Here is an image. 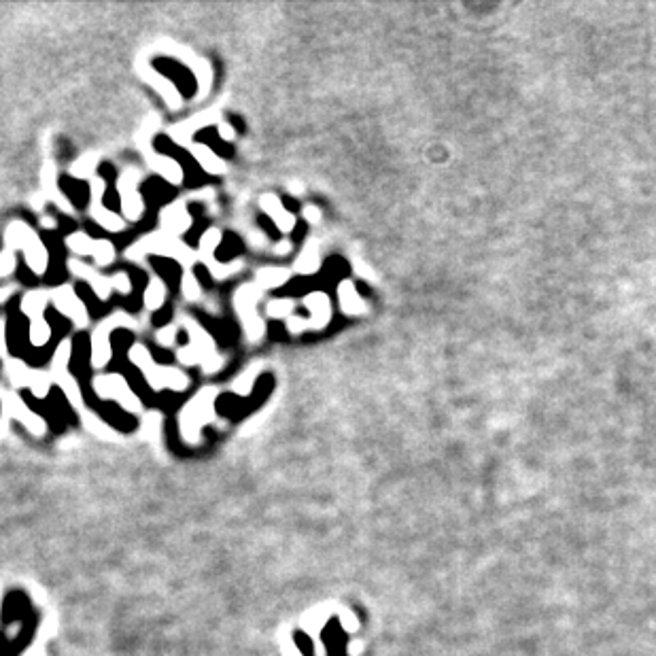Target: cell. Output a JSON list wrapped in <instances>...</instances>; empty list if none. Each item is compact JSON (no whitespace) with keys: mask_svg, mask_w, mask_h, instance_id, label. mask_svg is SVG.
<instances>
[{"mask_svg":"<svg viewBox=\"0 0 656 656\" xmlns=\"http://www.w3.org/2000/svg\"><path fill=\"white\" fill-rule=\"evenodd\" d=\"M323 265V257H321V244H319V238L310 236L306 238L302 251L298 253V257L294 259V274H300V276H315Z\"/></svg>","mask_w":656,"mask_h":656,"instance_id":"cell-24","label":"cell"},{"mask_svg":"<svg viewBox=\"0 0 656 656\" xmlns=\"http://www.w3.org/2000/svg\"><path fill=\"white\" fill-rule=\"evenodd\" d=\"M51 306L66 317L77 329H85L89 325V313L85 302L79 298V294L74 291V287L70 283L58 285L51 289Z\"/></svg>","mask_w":656,"mask_h":656,"instance_id":"cell-17","label":"cell"},{"mask_svg":"<svg viewBox=\"0 0 656 656\" xmlns=\"http://www.w3.org/2000/svg\"><path fill=\"white\" fill-rule=\"evenodd\" d=\"M221 122H223V117H221L219 109H209V111H202V113H198V115H194V117H190V119H185V122H178V124L170 126V128L166 130V134H168L170 140L176 143L178 147L190 149V147L194 145V134H196L198 130H202V128H206V126H219Z\"/></svg>","mask_w":656,"mask_h":656,"instance_id":"cell-19","label":"cell"},{"mask_svg":"<svg viewBox=\"0 0 656 656\" xmlns=\"http://www.w3.org/2000/svg\"><path fill=\"white\" fill-rule=\"evenodd\" d=\"M181 332V325L174 321V323H168L164 327H159L155 332V342L164 348H170V346H176V336Z\"/></svg>","mask_w":656,"mask_h":656,"instance_id":"cell-41","label":"cell"},{"mask_svg":"<svg viewBox=\"0 0 656 656\" xmlns=\"http://www.w3.org/2000/svg\"><path fill=\"white\" fill-rule=\"evenodd\" d=\"M221 240H223V232L213 225V228H209L200 236V242H198V259H200V263L209 270V274L215 280H228V278H232V276H236V274H240L244 270V259H236V261H230V263L217 261L215 251L221 244Z\"/></svg>","mask_w":656,"mask_h":656,"instance_id":"cell-12","label":"cell"},{"mask_svg":"<svg viewBox=\"0 0 656 656\" xmlns=\"http://www.w3.org/2000/svg\"><path fill=\"white\" fill-rule=\"evenodd\" d=\"M18 268V253L11 251V249H3V255H0V276L3 278H9Z\"/></svg>","mask_w":656,"mask_h":656,"instance_id":"cell-42","label":"cell"},{"mask_svg":"<svg viewBox=\"0 0 656 656\" xmlns=\"http://www.w3.org/2000/svg\"><path fill=\"white\" fill-rule=\"evenodd\" d=\"M98 164H100V155L96 151H89V153H83L79 159H74V164L68 168V174L77 181H91L96 178V170H98Z\"/></svg>","mask_w":656,"mask_h":656,"instance_id":"cell-32","label":"cell"},{"mask_svg":"<svg viewBox=\"0 0 656 656\" xmlns=\"http://www.w3.org/2000/svg\"><path fill=\"white\" fill-rule=\"evenodd\" d=\"M181 296L187 302H200L202 300V285L194 270H185L181 276Z\"/></svg>","mask_w":656,"mask_h":656,"instance_id":"cell-38","label":"cell"},{"mask_svg":"<svg viewBox=\"0 0 656 656\" xmlns=\"http://www.w3.org/2000/svg\"><path fill=\"white\" fill-rule=\"evenodd\" d=\"M28 336H30V344L34 348H43L51 342V325L47 323L45 317L41 319H32L30 321V329H28Z\"/></svg>","mask_w":656,"mask_h":656,"instance_id":"cell-39","label":"cell"},{"mask_svg":"<svg viewBox=\"0 0 656 656\" xmlns=\"http://www.w3.org/2000/svg\"><path fill=\"white\" fill-rule=\"evenodd\" d=\"M187 151H190V155L198 162V166H200L206 174L221 176V174L228 172L225 159H221L209 145H204V143H194Z\"/></svg>","mask_w":656,"mask_h":656,"instance_id":"cell-26","label":"cell"},{"mask_svg":"<svg viewBox=\"0 0 656 656\" xmlns=\"http://www.w3.org/2000/svg\"><path fill=\"white\" fill-rule=\"evenodd\" d=\"M261 369H263V363H251L242 374H238V376L232 381L230 391L240 395V398H249L255 389L257 379L261 376Z\"/></svg>","mask_w":656,"mask_h":656,"instance_id":"cell-31","label":"cell"},{"mask_svg":"<svg viewBox=\"0 0 656 656\" xmlns=\"http://www.w3.org/2000/svg\"><path fill=\"white\" fill-rule=\"evenodd\" d=\"M41 225H43L45 230H55V228H58V221H55V217L43 215V217H41Z\"/></svg>","mask_w":656,"mask_h":656,"instance_id":"cell-47","label":"cell"},{"mask_svg":"<svg viewBox=\"0 0 656 656\" xmlns=\"http://www.w3.org/2000/svg\"><path fill=\"white\" fill-rule=\"evenodd\" d=\"M18 291V285H5L3 287V296H0V300H3V304L11 298V294H15Z\"/></svg>","mask_w":656,"mask_h":656,"instance_id":"cell-48","label":"cell"},{"mask_svg":"<svg viewBox=\"0 0 656 656\" xmlns=\"http://www.w3.org/2000/svg\"><path fill=\"white\" fill-rule=\"evenodd\" d=\"M166 298H168V285L164 283V278L157 276V274H151L149 283H147V287H145V294H143V306H145V310L157 313V310L166 304Z\"/></svg>","mask_w":656,"mask_h":656,"instance_id":"cell-29","label":"cell"},{"mask_svg":"<svg viewBox=\"0 0 656 656\" xmlns=\"http://www.w3.org/2000/svg\"><path fill=\"white\" fill-rule=\"evenodd\" d=\"M124 255H126V259L143 263V265H145L143 259L149 257V255L170 257V259H174L183 268V272L185 270H194V265L200 261L198 259V249H192L190 244L183 242L181 238L170 236V234H166L162 230L145 234L140 240H136L132 247H128Z\"/></svg>","mask_w":656,"mask_h":656,"instance_id":"cell-2","label":"cell"},{"mask_svg":"<svg viewBox=\"0 0 656 656\" xmlns=\"http://www.w3.org/2000/svg\"><path fill=\"white\" fill-rule=\"evenodd\" d=\"M30 372H32V367L26 361H22V359H18V357L5 359V379L11 383L13 391L26 389L28 379H30Z\"/></svg>","mask_w":656,"mask_h":656,"instance_id":"cell-30","label":"cell"},{"mask_svg":"<svg viewBox=\"0 0 656 656\" xmlns=\"http://www.w3.org/2000/svg\"><path fill=\"white\" fill-rule=\"evenodd\" d=\"M162 55H172L181 62H185L187 66L192 68L198 85H200V91H198V100H202L204 96H209L211 91V83H213V70H211V64L204 60V58H198L192 49H185L176 43H164V47L159 49Z\"/></svg>","mask_w":656,"mask_h":656,"instance_id":"cell-18","label":"cell"},{"mask_svg":"<svg viewBox=\"0 0 656 656\" xmlns=\"http://www.w3.org/2000/svg\"><path fill=\"white\" fill-rule=\"evenodd\" d=\"M91 389L96 391V395L100 400H109L119 404V408H124L126 412L132 414H140L143 412V402L140 398L132 391L130 383L117 372L111 374H96L91 381Z\"/></svg>","mask_w":656,"mask_h":656,"instance_id":"cell-11","label":"cell"},{"mask_svg":"<svg viewBox=\"0 0 656 656\" xmlns=\"http://www.w3.org/2000/svg\"><path fill=\"white\" fill-rule=\"evenodd\" d=\"M66 268L72 276L81 278L83 283H87L98 300L103 302H109V298L113 294H119V296H130L132 294V278L128 272H115L111 276L103 274L98 268H93L89 263H85L83 259L79 257H70L66 261Z\"/></svg>","mask_w":656,"mask_h":656,"instance_id":"cell-6","label":"cell"},{"mask_svg":"<svg viewBox=\"0 0 656 656\" xmlns=\"http://www.w3.org/2000/svg\"><path fill=\"white\" fill-rule=\"evenodd\" d=\"M64 244L68 247V251H70L74 257L83 259V257H91L93 247H96V240H93L87 232L77 230V232H72V234H68V236L64 238Z\"/></svg>","mask_w":656,"mask_h":656,"instance_id":"cell-34","label":"cell"},{"mask_svg":"<svg viewBox=\"0 0 656 656\" xmlns=\"http://www.w3.org/2000/svg\"><path fill=\"white\" fill-rule=\"evenodd\" d=\"M115 329H132V332H143L145 323L124 310L113 313L111 317H107L105 321H100L96 325V329L91 332V342H89V365L100 372L109 365L111 357H113V346H111V334Z\"/></svg>","mask_w":656,"mask_h":656,"instance_id":"cell-5","label":"cell"},{"mask_svg":"<svg viewBox=\"0 0 656 656\" xmlns=\"http://www.w3.org/2000/svg\"><path fill=\"white\" fill-rule=\"evenodd\" d=\"M128 359L132 365H136L143 376L147 381V385L153 389V391H174V393H181V391H187L192 385V379L187 376V374L181 369V367H174V365H159L153 361L151 357V350L143 344V342H136L130 346L128 350Z\"/></svg>","mask_w":656,"mask_h":656,"instance_id":"cell-3","label":"cell"},{"mask_svg":"<svg viewBox=\"0 0 656 656\" xmlns=\"http://www.w3.org/2000/svg\"><path fill=\"white\" fill-rule=\"evenodd\" d=\"M194 225V219L187 211V204L185 200H176L168 206H164L159 211V230L170 234V236H176L181 238L183 234H187Z\"/></svg>","mask_w":656,"mask_h":656,"instance_id":"cell-21","label":"cell"},{"mask_svg":"<svg viewBox=\"0 0 656 656\" xmlns=\"http://www.w3.org/2000/svg\"><path fill=\"white\" fill-rule=\"evenodd\" d=\"M5 247L11 251H22L24 261L34 276H43L49 268V251L39 236V232L24 219H11L5 228Z\"/></svg>","mask_w":656,"mask_h":656,"instance_id":"cell-4","label":"cell"},{"mask_svg":"<svg viewBox=\"0 0 656 656\" xmlns=\"http://www.w3.org/2000/svg\"><path fill=\"white\" fill-rule=\"evenodd\" d=\"M296 308H298V302L291 298H272L265 302V315L270 319L287 321V319L296 317Z\"/></svg>","mask_w":656,"mask_h":656,"instance_id":"cell-35","label":"cell"},{"mask_svg":"<svg viewBox=\"0 0 656 656\" xmlns=\"http://www.w3.org/2000/svg\"><path fill=\"white\" fill-rule=\"evenodd\" d=\"M41 192L45 194L47 202L55 204L60 211H64L66 215H72L77 217V209L72 206V202L64 196V192L60 190L58 185V168L51 159H47L43 164V170H41Z\"/></svg>","mask_w":656,"mask_h":656,"instance_id":"cell-22","label":"cell"},{"mask_svg":"<svg viewBox=\"0 0 656 656\" xmlns=\"http://www.w3.org/2000/svg\"><path fill=\"white\" fill-rule=\"evenodd\" d=\"M49 304H51V289L39 287V289H30L24 294L20 302V310L24 317H28V321H32V319L45 317V310Z\"/></svg>","mask_w":656,"mask_h":656,"instance_id":"cell-27","label":"cell"},{"mask_svg":"<svg viewBox=\"0 0 656 656\" xmlns=\"http://www.w3.org/2000/svg\"><path fill=\"white\" fill-rule=\"evenodd\" d=\"M217 132H219V136H221L225 143H232V140L236 138V130H234L228 122H221V124L217 126Z\"/></svg>","mask_w":656,"mask_h":656,"instance_id":"cell-46","label":"cell"},{"mask_svg":"<svg viewBox=\"0 0 656 656\" xmlns=\"http://www.w3.org/2000/svg\"><path fill=\"white\" fill-rule=\"evenodd\" d=\"M219 398V389L217 387H204L200 389L190 402H187L181 410L178 423H181V431L183 438L187 442L196 444L200 440V429L202 425L211 423L217 419L215 414V402Z\"/></svg>","mask_w":656,"mask_h":656,"instance_id":"cell-7","label":"cell"},{"mask_svg":"<svg viewBox=\"0 0 656 656\" xmlns=\"http://www.w3.org/2000/svg\"><path fill=\"white\" fill-rule=\"evenodd\" d=\"M145 159H147V166H149L155 174H159L166 183H170V185H183V181H185V170H183V166H181L174 157L162 155V153L153 151V153L145 155Z\"/></svg>","mask_w":656,"mask_h":656,"instance_id":"cell-25","label":"cell"},{"mask_svg":"<svg viewBox=\"0 0 656 656\" xmlns=\"http://www.w3.org/2000/svg\"><path fill=\"white\" fill-rule=\"evenodd\" d=\"M302 306L308 310V317H291L285 321V327L289 334L300 336L306 332H323L334 317L332 298L325 291H308L302 298Z\"/></svg>","mask_w":656,"mask_h":656,"instance_id":"cell-10","label":"cell"},{"mask_svg":"<svg viewBox=\"0 0 656 656\" xmlns=\"http://www.w3.org/2000/svg\"><path fill=\"white\" fill-rule=\"evenodd\" d=\"M91 257H93V261H96V268H98V270H100V268L105 270V268H109V265L115 263V259H117V249H115V244H113L111 240L100 238V240H96V247H93Z\"/></svg>","mask_w":656,"mask_h":656,"instance_id":"cell-37","label":"cell"},{"mask_svg":"<svg viewBox=\"0 0 656 656\" xmlns=\"http://www.w3.org/2000/svg\"><path fill=\"white\" fill-rule=\"evenodd\" d=\"M259 209H261V213H263L265 217L272 219L274 228H276L280 234H283V236H289V234L296 230L298 217H296L291 211L285 209L283 200H280L276 194H261V196H259Z\"/></svg>","mask_w":656,"mask_h":656,"instance_id":"cell-20","label":"cell"},{"mask_svg":"<svg viewBox=\"0 0 656 656\" xmlns=\"http://www.w3.org/2000/svg\"><path fill=\"white\" fill-rule=\"evenodd\" d=\"M336 294H338L340 310H342L346 317H363V315L369 313L367 302L361 298V294L357 291V285L353 283L350 278L340 280L338 287H336Z\"/></svg>","mask_w":656,"mask_h":656,"instance_id":"cell-23","label":"cell"},{"mask_svg":"<svg viewBox=\"0 0 656 656\" xmlns=\"http://www.w3.org/2000/svg\"><path fill=\"white\" fill-rule=\"evenodd\" d=\"M105 194H107V181L103 176H96L89 181V217L96 221L103 230L111 234H119L128 228V221L105 206Z\"/></svg>","mask_w":656,"mask_h":656,"instance_id":"cell-14","label":"cell"},{"mask_svg":"<svg viewBox=\"0 0 656 656\" xmlns=\"http://www.w3.org/2000/svg\"><path fill=\"white\" fill-rule=\"evenodd\" d=\"M159 126H162V117H159L157 113H151V115L143 122L140 130L136 132L134 143H136V147L143 151V155H149V153L155 151V149L151 147V140H153V134L159 130Z\"/></svg>","mask_w":656,"mask_h":656,"instance_id":"cell-33","label":"cell"},{"mask_svg":"<svg viewBox=\"0 0 656 656\" xmlns=\"http://www.w3.org/2000/svg\"><path fill=\"white\" fill-rule=\"evenodd\" d=\"M302 217H304L310 225H317V223H321L323 213H321V209H319V206H315V204H306V206L302 209Z\"/></svg>","mask_w":656,"mask_h":656,"instance_id":"cell-43","label":"cell"},{"mask_svg":"<svg viewBox=\"0 0 656 656\" xmlns=\"http://www.w3.org/2000/svg\"><path fill=\"white\" fill-rule=\"evenodd\" d=\"M51 385H53V379H51L49 372H45V369H34V367H32L26 389H28L37 400H45V398L51 393Z\"/></svg>","mask_w":656,"mask_h":656,"instance_id":"cell-36","label":"cell"},{"mask_svg":"<svg viewBox=\"0 0 656 656\" xmlns=\"http://www.w3.org/2000/svg\"><path fill=\"white\" fill-rule=\"evenodd\" d=\"M81 416H83V425H85V429H89L91 433H96L98 438H117V433L103 421V419H98L93 412H89V410H83L81 412Z\"/></svg>","mask_w":656,"mask_h":656,"instance_id":"cell-40","label":"cell"},{"mask_svg":"<svg viewBox=\"0 0 656 656\" xmlns=\"http://www.w3.org/2000/svg\"><path fill=\"white\" fill-rule=\"evenodd\" d=\"M0 398H3V429H5V431H7V427H9V425H7L9 419L13 416L15 421H20L22 425H26L34 435H43V433H45L47 425H45L43 416H39L37 412H32V410L26 406V402L22 400V395H20L18 391L3 387V389H0Z\"/></svg>","mask_w":656,"mask_h":656,"instance_id":"cell-16","label":"cell"},{"mask_svg":"<svg viewBox=\"0 0 656 656\" xmlns=\"http://www.w3.org/2000/svg\"><path fill=\"white\" fill-rule=\"evenodd\" d=\"M176 323L187 334V338H190V342L185 346L176 348L174 353L176 361L187 367L198 365L206 376H215L217 372H221V367L225 365V359L223 355L217 353V344L213 336L194 317H178Z\"/></svg>","mask_w":656,"mask_h":656,"instance_id":"cell-1","label":"cell"},{"mask_svg":"<svg viewBox=\"0 0 656 656\" xmlns=\"http://www.w3.org/2000/svg\"><path fill=\"white\" fill-rule=\"evenodd\" d=\"M263 294L265 291L255 283V280H251V283H244V285H240L236 289L234 300H232L234 310H236V315H238V319L242 323L244 336H247V340L251 344L261 342L263 336H265V321L261 319V315L257 310V304L263 298Z\"/></svg>","mask_w":656,"mask_h":656,"instance_id":"cell-8","label":"cell"},{"mask_svg":"<svg viewBox=\"0 0 656 656\" xmlns=\"http://www.w3.org/2000/svg\"><path fill=\"white\" fill-rule=\"evenodd\" d=\"M294 276L291 268H283V265H263L259 270H255V283L263 289H278L289 283V278Z\"/></svg>","mask_w":656,"mask_h":656,"instance_id":"cell-28","label":"cell"},{"mask_svg":"<svg viewBox=\"0 0 656 656\" xmlns=\"http://www.w3.org/2000/svg\"><path fill=\"white\" fill-rule=\"evenodd\" d=\"M70 357H72V338L66 336V338L60 340V344L53 350L49 374L53 379V385H58L62 389V393L66 395L70 406L77 412H83V408H85L83 393H81V387H79L77 379L72 376V372H70Z\"/></svg>","mask_w":656,"mask_h":656,"instance_id":"cell-9","label":"cell"},{"mask_svg":"<svg viewBox=\"0 0 656 656\" xmlns=\"http://www.w3.org/2000/svg\"><path fill=\"white\" fill-rule=\"evenodd\" d=\"M145 172L136 166H128L119 178H117V194L122 200V217L130 223V221H140L145 215V198L138 190V185L143 181Z\"/></svg>","mask_w":656,"mask_h":656,"instance_id":"cell-13","label":"cell"},{"mask_svg":"<svg viewBox=\"0 0 656 656\" xmlns=\"http://www.w3.org/2000/svg\"><path fill=\"white\" fill-rule=\"evenodd\" d=\"M272 251H274L276 257H287V255L294 251V242H291L289 238H283V240H278V242L272 247Z\"/></svg>","mask_w":656,"mask_h":656,"instance_id":"cell-44","label":"cell"},{"mask_svg":"<svg viewBox=\"0 0 656 656\" xmlns=\"http://www.w3.org/2000/svg\"><path fill=\"white\" fill-rule=\"evenodd\" d=\"M134 68H136V74H138L151 89L157 91V96L166 103V107H168L170 111H181V109H183V96H181V91L176 89V85H174L168 77H164L162 72H157V70L149 64V60H147L145 53L136 58Z\"/></svg>","mask_w":656,"mask_h":656,"instance_id":"cell-15","label":"cell"},{"mask_svg":"<svg viewBox=\"0 0 656 656\" xmlns=\"http://www.w3.org/2000/svg\"><path fill=\"white\" fill-rule=\"evenodd\" d=\"M45 204H49V202H47V198H45V194H43V192H39V194H34V196L30 198V209H32V211H37L41 217H43Z\"/></svg>","mask_w":656,"mask_h":656,"instance_id":"cell-45","label":"cell"}]
</instances>
